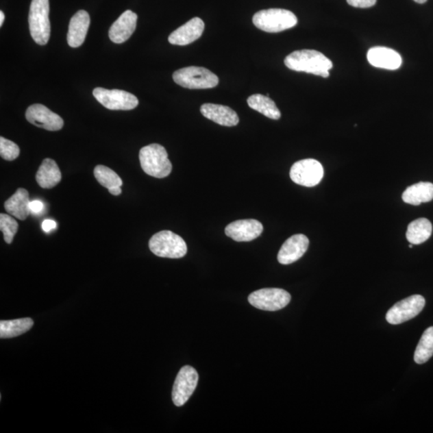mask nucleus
<instances>
[{"mask_svg": "<svg viewBox=\"0 0 433 433\" xmlns=\"http://www.w3.org/2000/svg\"><path fill=\"white\" fill-rule=\"evenodd\" d=\"M284 63L287 68L295 72H304L324 78L330 76L329 70L333 67L332 61L327 56L310 49L293 51L286 56Z\"/></svg>", "mask_w": 433, "mask_h": 433, "instance_id": "obj_1", "label": "nucleus"}, {"mask_svg": "<svg viewBox=\"0 0 433 433\" xmlns=\"http://www.w3.org/2000/svg\"><path fill=\"white\" fill-rule=\"evenodd\" d=\"M141 168L148 175L157 178L166 177L172 171V164L166 149L162 145L151 144L140 150Z\"/></svg>", "mask_w": 433, "mask_h": 433, "instance_id": "obj_2", "label": "nucleus"}, {"mask_svg": "<svg viewBox=\"0 0 433 433\" xmlns=\"http://www.w3.org/2000/svg\"><path fill=\"white\" fill-rule=\"evenodd\" d=\"M253 23L258 29L277 33L295 27L297 25L298 18L293 12L285 9L271 8L255 14Z\"/></svg>", "mask_w": 433, "mask_h": 433, "instance_id": "obj_3", "label": "nucleus"}, {"mask_svg": "<svg viewBox=\"0 0 433 433\" xmlns=\"http://www.w3.org/2000/svg\"><path fill=\"white\" fill-rule=\"evenodd\" d=\"M28 22L33 40L40 45L48 44L51 34L49 0H32Z\"/></svg>", "mask_w": 433, "mask_h": 433, "instance_id": "obj_4", "label": "nucleus"}, {"mask_svg": "<svg viewBox=\"0 0 433 433\" xmlns=\"http://www.w3.org/2000/svg\"><path fill=\"white\" fill-rule=\"evenodd\" d=\"M149 247L155 256L161 258H181L187 253L184 239L171 230L154 234L149 240Z\"/></svg>", "mask_w": 433, "mask_h": 433, "instance_id": "obj_5", "label": "nucleus"}, {"mask_svg": "<svg viewBox=\"0 0 433 433\" xmlns=\"http://www.w3.org/2000/svg\"><path fill=\"white\" fill-rule=\"evenodd\" d=\"M174 82L190 89L213 88L218 86L219 79L211 71L203 67L183 68L173 74Z\"/></svg>", "mask_w": 433, "mask_h": 433, "instance_id": "obj_6", "label": "nucleus"}, {"mask_svg": "<svg viewBox=\"0 0 433 433\" xmlns=\"http://www.w3.org/2000/svg\"><path fill=\"white\" fill-rule=\"evenodd\" d=\"M291 296L286 290L280 288H263L249 295L248 301L256 308L276 312L286 307Z\"/></svg>", "mask_w": 433, "mask_h": 433, "instance_id": "obj_7", "label": "nucleus"}, {"mask_svg": "<svg viewBox=\"0 0 433 433\" xmlns=\"http://www.w3.org/2000/svg\"><path fill=\"white\" fill-rule=\"evenodd\" d=\"M92 94L98 102L110 110H132L139 103L138 97L134 94L119 89L108 90L106 88H96Z\"/></svg>", "mask_w": 433, "mask_h": 433, "instance_id": "obj_8", "label": "nucleus"}, {"mask_svg": "<svg viewBox=\"0 0 433 433\" xmlns=\"http://www.w3.org/2000/svg\"><path fill=\"white\" fill-rule=\"evenodd\" d=\"M425 306V299L420 295H414L395 304L386 314V320L393 325L406 323L420 314Z\"/></svg>", "mask_w": 433, "mask_h": 433, "instance_id": "obj_9", "label": "nucleus"}, {"mask_svg": "<svg viewBox=\"0 0 433 433\" xmlns=\"http://www.w3.org/2000/svg\"><path fill=\"white\" fill-rule=\"evenodd\" d=\"M321 163L314 159H304L295 162L290 169V177L296 184L306 187L317 186L323 177Z\"/></svg>", "mask_w": 433, "mask_h": 433, "instance_id": "obj_10", "label": "nucleus"}, {"mask_svg": "<svg viewBox=\"0 0 433 433\" xmlns=\"http://www.w3.org/2000/svg\"><path fill=\"white\" fill-rule=\"evenodd\" d=\"M199 374L190 366H184L179 371L174 382L172 399L177 407H182L189 401L199 383Z\"/></svg>", "mask_w": 433, "mask_h": 433, "instance_id": "obj_11", "label": "nucleus"}, {"mask_svg": "<svg viewBox=\"0 0 433 433\" xmlns=\"http://www.w3.org/2000/svg\"><path fill=\"white\" fill-rule=\"evenodd\" d=\"M25 116L31 124L46 130L58 131L64 126V121L58 114L40 103L28 107Z\"/></svg>", "mask_w": 433, "mask_h": 433, "instance_id": "obj_12", "label": "nucleus"}, {"mask_svg": "<svg viewBox=\"0 0 433 433\" xmlns=\"http://www.w3.org/2000/svg\"><path fill=\"white\" fill-rule=\"evenodd\" d=\"M263 227L260 222L256 219H245L235 221L225 227L227 236L236 242H251L260 236Z\"/></svg>", "mask_w": 433, "mask_h": 433, "instance_id": "obj_13", "label": "nucleus"}, {"mask_svg": "<svg viewBox=\"0 0 433 433\" xmlns=\"http://www.w3.org/2000/svg\"><path fill=\"white\" fill-rule=\"evenodd\" d=\"M309 247V239L304 234H295L282 245L277 253V261L282 265H289L304 256Z\"/></svg>", "mask_w": 433, "mask_h": 433, "instance_id": "obj_14", "label": "nucleus"}, {"mask_svg": "<svg viewBox=\"0 0 433 433\" xmlns=\"http://www.w3.org/2000/svg\"><path fill=\"white\" fill-rule=\"evenodd\" d=\"M205 23L199 17L193 18L184 25L178 27L169 36V42L173 45L185 46L199 40L204 32Z\"/></svg>", "mask_w": 433, "mask_h": 433, "instance_id": "obj_15", "label": "nucleus"}, {"mask_svg": "<svg viewBox=\"0 0 433 433\" xmlns=\"http://www.w3.org/2000/svg\"><path fill=\"white\" fill-rule=\"evenodd\" d=\"M138 15L130 10L125 12L117 18L108 32V36L115 44L128 40L136 30Z\"/></svg>", "mask_w": 433, "mask_h": 433, "instance_id": "obj_16", "label": "nucleus"}, {"mask_svg": "<svg viewBox=\"0 0 433 433\" xmlns=\"http://www.w3.org/2000/svg\"><path fill=\"white\" fill-rule=\"evenodd\" d=\"M370 64L375 68L397 70L402 64V58L397 51L386 47H374L367 55Z\"/></svg>", "mask_w": 433, "mask_h": 433, "instance_id": "obj_17", "label": "nucleus"}, {"mask_svg": "<svg viewBox=\"0 0 433 433\" xmlns=\"http://www.w3.org/2000/svg\"><path fill=\"white\" fill-rule=\"evenodd\" d=\"M90 16L86 11L79 10L71 18L67 36L71 48L77 49L82 46L86 38Z\"/></svg>", "mask_w": 433, "mask_h": 433, "instance_id": "obj_18", "label": "nucleus"}, {"mask_svg": "<svg viewBox=\"0 0 433 433\" xmlns=\"http://www.w3.org/2000/svg\"><path fill=\"white\" fill-rule=\"evenodd\" d=\"M201 112L206 119L220 125L232 127L237 125L239 122L236 112L227 106L204 103L201 107Z\"/></svg>", "mask_w": 433, "mask_h": 433, "instance_id": "obj_19", "label": "nucleus"}, {"mask_svg": "<svg viewBox=\"0 0 433 433\" xmlns=\"http://www.w3.org/2000/svg\"><path fill=\"white\" fill-rule=\"evenodd\" d=\"M36 179L43 189H51L59 184L62 179V174L54 160L46 158L37 171Z\"/></svg>", "mask_w": 433, "mask_h": 433, "instance_id": "obj_20", "label": "nucleus"}, {"mask_svg": "<svg viewBox=\"0 0 433 433\" xmlns=\"http://www.w3.org/2000/svg\"><path fill=\"white\" fill-rule=\"evenodd\" d=\"M29 205V194L27 190L20 188L5 201L4 208L9 214L23 221L30 214Z\"/></svg>", "mask_w": 433, "mask_h": 433, "instance_id": "obj_21", "label": "nucleus"}, {"mask_svg": "<svg viewBox=\"0 0 433 433\" xmlns=\"http://www.w3.org/2000/svg\"><path fill=\"white\" fill-rule=\"evenodd\" d=\"M402 199L406 203L419 206L433 199V184L421 182L407 188L403 193Z\"/></svg>", "mask_w": 433, "mask_h": 433, "instance_id": "obj_22", "label": "nucleus"}, {"mask_svg": "<svg viewBox=\"0 0 433 433\" xmlns=\"http://www.w3.org/2000/svg\"><path fill=\"white\" fill-rule=\"evenodd\" d=\"M247 103L252 110L260 112L268 119H280L281 112L276 106V103L269 97L263 96L262 94H255L247 99Z\"/></svg>", "mask_w": 433, "mask_h": 433, "instance_id": "obj_23", "label": "nucleus"}, {"mask_svg": "<svg viewBox=\"0 0 433 433\" xmlns=\"http://www.w3.org/2000/svg\"><path fill=\"white\" fill-rule=\"evenodd\" d=\"M432 232V225L430 220L421 218L409 223L406 238L412 245H419L427 241Z\"/></svg>", "mask_w": 433, "mask_h": 433, "instance_id": "obj_24", "label": "nucleus"}, {"mask_svg": "<svg viewBox=\"0 0 433 433\" xmlns=\"http://www.w3.org/2000/svg\"><path fill=\"white\" fill-rule=\"evenodd\" d=\"M33 325L34 321L31 318L2 320L0 322V338H11L21 336L31 330Z\"/></svg>", "mask_w": 433, "mask_h": 433, "instance_id": "obj_25", "label": "nucleus"}, {"mask_svg": "<svg viewBox=\"0 0 433 433\" xmlns=\"http://www.w3.org/2000/svg\"><path fill=\"white\" fill-rule=\"evenodd\" d=\"M433 356V327L426 329L419 342L414 354V360L418 364H423L430 360Z\"/></svg>", "mask_w": 433, "mask_h": 433, "instance_id": "obj_26", "label": "nucleus"}, {"mask_svg": "<svg viewBox=\"0 0 433 433\" xmlns=\"http://www.w3.org/2000/svg\"><path fill=\"white\" fill-rule=\"evenodd\" d=\"M94 175L99 183L107 189L121 186L123 184L121 178L110 168L99 164L94 169Z\"/></svg>", "mask_w": 433, "mask_h": 433, "instance_id": "obj_27", "label": "nucleus"}, {"mask_svg": "<svg viewBox=\"0 0 433 433\" xmlns=\"http://www.w3.org/2000/svg\"><path fill=\"white\" fill-rule=\"evenodd\" d=\"M18 225L15 219L5 214H0V230L3 234L4 241L11 244L18 232Z\"/></svg>", "mask_w": 433, "mask_h": 433, "instance_id": "obj_28", "label": "nucleus"}, {"mask_svg": "<svg viewBox=\"0 0 433 433\" xmlns=\"http://www.w3.org/2000/svg\"><path fill=\"white\" fill-rule=\"evenodd\" d=\"M21 149L18 145L10 140L0 138V155L6 161H14L20 156Z\"/></svg>", "mask_w": 433, "mask_h": 433, "instance_id": "obj_29", "label": "nucleus"}, {"mask_svg": "<svg viewBox=\"0 0 433 433\" xmlns=\"http://www.w3.org/2000/svg\"><path fill=\"white\" fill-rule=\"evenodd\" d=\"M378 0H347L349 5L359 8H369L373 7Z\"/></svg>", "mask_w": 433, "mask_h": 433, "instance_id": "obj_30", "label": "nucleus"}, {"mask_svg": "<svg viewBox=\"0 0 433 433\" xmlns=\"http://www.w3.org/2000/svg\"><path fill=\"white\" fill-rule=\"evenodd\" d=\"M30 211L33 214H38L43 210L44 204L40 201L36 200L30 202L29 205Z\"/></svg>", "mask_w": 433, "mask_h": 433, "instance_id": "obj_31", "label": "nucleus"}, {"mask_svg": "<svg viewBox=\"0 0 433 433\" xmlns=\"http://www.w3.org/2000/svg\"><path fill=\"white\" fill-rule=\"evenodd\" d=\"M55 227L56 223L53 220L47 219L42 223V229H43L46 233L51 232V230L55 229Z\"/></svg>", "mask_w": 433, "mask_h": 433, "instance_id": "obj_32", "label": "nucleus"}, {"mask_svg": "<svg viewBox=\"0 0 433 433\" xmlns=\"http://www.w3.org/2000/svg\"><path fill=\"white\" fill-rule=\"evenodd\" d=\"M108 191L114 196H119L122 192L120 186L110 188V189H108Z\"/></svg>", "mask_w": 433, "mask_h": 433, "instance_id": "obj_33", "label": "nucleus"}, {"mask_svg": "<svg viewBox=\"0 0 433 433\" xmlns=\"http://www.w3.org/2000/svg\"><path fill=\"white\" fill-rule=\"evenodd\" d=\"M4 18H5V16H4V13L1 11L0 12V26L3 25Z\"/></svg>", "mask_w": 433, "mask_h": 433, "instance_id": "obj_34", "label": "nucleus"}, {"mask_svg": "<svg viewBox=\"0 0 433 433\" xmlns=\"http://www.w3.org/2000/svg\"><path fill=\"white\" fill-rule=\"evenodd\" d=\"M414 1L418 3H426L427 0H414Z\"/></svg>", "mask_w": 433, "mask_h": 433, "instance_id": "obj_35", "label": "nucleus"}, {"mask_svg": "<svg viewBox=\"0 0 433 433\" xmlns=\"http://www.w3.org/2000/svg\"><path fill=\"white\" fill-rule=\"evenodd\" d=\"M408 247H409V248H412L413 247V245L410 243V244H409Z\"/></svg>", "mask_w": 433, "mask_h": 433, "instance_id": "obj_36", "label": "nucleus"}]
</instances>
